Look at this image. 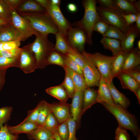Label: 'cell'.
<instances>
[{
	"mask_svg": "<svg viewBox=\"0 0 140 140\" xmlns=\"http://www.w3.org/2000/svg\"><path fill=\"white\" fill-rule=\"evenodd\" d=\"M97 3L95 0H85L82 1L85 9L84 14L81 20L75 24L76 27L84 30L87 35V43L92 44V35L93 27L96 23L100 20L96 9Z\"/></svg>",
	"mask_w": 140,
	"mask_h": 140,
	"instance_id": "obj_1",
	"label": "cell"
},
{
	"mask_svg": "<svg viewBox=\"0 0 140 140\" xmlns=\"http://www.w3.org/2000/svg\"><path fill=\"white\" fill-rule=\"evenodd\" d=\"M101 103L114 116L119 125L126 130L131 131L134 135L137 138L140 135L138 122L134 115L118 104L106 103Z\"/></svg>",
	"mask_w": 140,
	"mask_h": 140,
	"instance_id": "obj_2",
	"label": "cell"
},
{
	"mask_svg": "<svg viewBox=\"0 0 140 140\" xmlns=\"http://www.w3.org/2000/svg\"><path fill=\"white\" fill-rule=\"evenodd\" d=\"M19 15L28 19L33 28L43 35L47 36L50 33L55 35L59 31L57 26L46 11Z\"/></svg>",
	"mask_w": 140,
	"mask_h": 140,
	"instance_id": "obj_3",
	"label": "cell"
},
{
	"mask_svg": "<svg viewBox=\"0 0 140 140\" xmlns=\"http://www.w3.org/2000/svg\"><path fill=\"white\" fill-rule=\"evenodd\" d=\"M30 44L37 60V69L45 68L48 58L53 50L54 45L49 40L47 36L40 33L36 36L34 41Z\"/></svg>",
	"mask_w": 140,
	"mask_h": 140,
	"instance_id": "obj_4",
	"label": "cell"
},
{
	"mask_svg": "<svg viewBox=\"0 0 140 140\" xmlns=\"http://www.w3.org/2000/svg\"><path fill=\"white\" fill-rule=\"evenodd\" d=\"M96 9L101 20L117 28L125 34L127 32L131 25H127L122 15L117 10L100 6H96Z\"/></svg>",
	"mask_w": 140,
	"mask_h": 140,
	"instance_id": "obj_5",
	"label": "cell"
},
{
	"mask_svg": "<svg viewBox=\"0 0 140 140\" xmlns=\"http://www.w3.org/2000/svg\"><path fill=\"white\" fill-rule=\"evenodd\" d=\"M81 54L95 65L106 82L109 80L112 63L115 56H109L99 52L90 53L85 51Z\"/></svg>",
	"mask_w": 140,
	"mask_h": 140,
	"instance_id": "obj_6",
	"label": "cell"
},
{
	"mask_svg": "<svg viewBox=\"0 0 140 140\" xmlns=\"http://www.w3.org/2000/svg\"><path fill=\"white\" fill-rule=\"evenodd\" d=\"M60 5L51 4L46 11L57 26L59 32L67 38V35L72 27L68 21L62 14L60 8Z\"/></svg>",
	"mask_w": 140,
	"mask_h": 140,
	"instance_id": "obj_7",
	"label": "cell"
},
{
	"mask_svg": "<svg viewBox=\"0 0 140 140\" xmlns=\"http://www.w3.org/2000/svg\"><path fill=\"white\" fill-rule=\"evenodd\" d=\"M21 48L19 57L20 68L26 74L34 72L37 69V62L30 44Z\"/></svg>",
	"mask_w": 140,
	"mask_h": 140,
	"instance_id": "obj_8",
	"label": "cell"
},
{
	"mask_svg": "<svg viewBox=\"0 0 140 140\" xmlns=\"http://www.w3.org/2000/svg\"><path fill=\"white\" fill-rule=\"evenodd\" d=\"M11 11V22L23 35L25 40L32 35L36 36L39 33L33 28L28 19L20 16L15 10Z\"/></svg>",
	"mask_w": 140,
	"mask_h": 140,
	"instance_id": "obj_9",
	"label": "cell"
},
{
	"mask_svg": "<svg viewBox=\"0 0 140 140\" xmlns=\"http://www.w3.org/2000/svg\"><path fill=\"white\" fill-rule=\"evenodd\" d=\"M87 35L84 30L72 27L67 35V41L72 48L81 53L85 50Z\"/></svg>",
	"mask_w": 140,
	"mask_h": 140,
	"instance_id": "obj_10",
	"label": "cell"
},
{
	"mask_svg": "<svg viewBox=\"0 0 140 140\" xmlns=\"http://www.w3.org/2000/svg\"><path fill=\"white\" fill-rule=\"evenodd\" d=\"M83 57L84 65L82 70L86 86L90 88L98 86L101 74L95 65Z\"/></svg>",
	"mask_w": 140,
	"mask_h": 140,
	"instance_id": "obj_11",
	"label": "cell"
},
{
	"mask_svg": "<svg viewBox=\"0 0 140 140\" xmlns=\"http://www.w3.org/2000/svg\"><path fill=\"white\" fill-rule=\"evenodd\" d=\"M17 40L21 41L25 40L23 35L11 22L0 26V42Z\"/></svg>",
	"mask_w": 140,
	"mask_h": 140,
	"instance_id": "obj_12",
	"label": "cell"
},
{
	"mask_svg": "<svg viewBox=\"0 0 140 140\" xmlns=\"http://www.w3.org/2000/svg\"><path fill=\"white\" fill-rule=\"evenodd\" d=\"M70 104L60 102L50 104L51 112L57 118L59 124L68 120L71 115Z\"/></svg>",
	"mask_w": 140,
	"mask_h": 140,
	"instance_id": "obj_13",
	"label": "cell"
},
{
	"mask_svg": "<svg viewBox=\"0 0 140 140\" xmlns=\"http://www.w3.org/2000/svg\"><path fill=\"white\" fill-rule=\"evenodd\" d=\"M83 96V92L76 90L70 104L71 116L76 122L77 124L79 122L82 115Z\"/></svg>",
	"mask_w": 140,
	"mask_h": 140,
	"instance_id": "obj_14",
	"label": "cell"
},
{
	"mask_svg": "<svg viewBox=\"0 0 140 140\" xmlns=\"http://www.w3.org/2000/svg\"><path fill=\"white\" fill-rule=\"evenodd\" d=\"M98 87L99 89L97 91L96 99L97 103H106L114 104L106 81L102 75L99 82Z\"/></svg>",
	"mask_w": 140,
	"mask_h": 140,
	"instance_id": "obj_15",
	"label": "cell"
},
{
	"mask_svg": "<svg viewBox=\"0 0 140 140\" xmlns=\"http://www.w3.org/2000/svg\"><path fill=\"white\" fill-rule=\"evenodd\" d=\"M106 82L114 104H118L126 109L130 104L129 100L117 90L113 81H107Z\"/></svg>",
	"mask_w": 140,
	"mask_h": 140,
	"instance_id": "obj_16",
	"label": "cell"
},
{
	"mask_svg": "<svg viewBox=\"0 0 140 140\" xmlns=\"http://www.w3.org/2000/svg\"><path fill=\"white\" fill-rule=\"evenodd\" d=\"M15 11L19 14L46 11L35 0H22Z\"/></svg>",
	"mask_w": 140,
	"mask_h": 140,
	"instance_id": "obj_17",
	"label": "cell"
},
{
	"mask_svg": "<svg viewBox=\"0 0 140 140\" xmlns=\"http://www.w3.org/2000/svg\"><path fill=\"white\" fill-rule=\"evenodd\" d=\"M130 52L122 50L115 56L112 63L110 76L109 80L107 81H113V78L121 72L126 59Z\"/></svg>",
	"mask_w": 140,
	"mask_h": 140,
	"instance_id": "obj_18",
	"label": "cell"
},
{
	"mask_svg": "<svg viewBox=\"0 0 140 140\" xmlns=\"http://www.w3.org/2000/svg\"><path fill=\"white\" fill-rule=\"evenodd\" d=\"M135 25H131L130 28L125 34L124 40L121 41L122 50L130 52L134 49V45L136 38L139 34Z\"/></svg>",
	"mask_w": 140,
	"mask_h": 140,
	"instance_id": "obj_19",
	"label": "cell"
},
{
	"mask_svg": "<svg viewBox=\"0 0 140 140\" xmlns=\"http://www.w3.org/2000/svg\"><path fill=\"white\" fill-rule=\"evenodd\" d=\"M116 77L120 81L123 88L129 89L135 94L137 88L140 87V84L123 71L121 72Z\"/></svg>",
	"mask_w": 140,
	"mask_h": 140,
	"instance_id": "obj_20",
	"label": "cell"
},
{
	"mask_svg": "<svg viewBox=\"0 0 140 140\" xmlns=\"http://www.w3.org/2000/svg\"><path fill=\"white\" fill-rule=\"evenodd\" d=\"M97 92L90 87H87L83 92L82 115L87 110L97 103Z\"/></svg>",
	"mask_w": 140,
	"mask_h": 140,
	"instance_id": "obj_21",
	"label": "cell"
},
{
	"mask_svg": "<svg viewBox=\"0 0 140 140\" xmlns=\"http://www.w3.org/2000/svg\"><path fill=\"white\" fill-rule=\"evenodd\" d=\"M117 11L122 15L129 14L137 15L139 12L130 0H113Z\"/></svg>",
	"mask_w": 140,
	"mask_h": 140,
	"instance_id": "obj_22",
	"label": "cell"
},
{
	"mask_svg": "<svg viewBox=\"0 0 140 140\" xmlns=\"http://www.w3.org/2000/svg\"><path fill=\"white\" fill-rule=\"evenodd\" d=\"M140 64V51L137 48H134L127 57L121 71L132 69Z\"/></svg>",
	"mask_w": 140,
	"mask_h": 140,
	"instance_id": "obj_23",
	"label": "cell"
},
{
	"mask_svg": "<svg viewBox=\"0 0 140 140\" xmlns=\"http://www.w3.org/2000/svg\"><path fill=\"white\" fill-rule=\"evenodd\" d=\"M55 35L56 41L54 47V50L65 55L74 50L69 45L67 38L59 32L57 33Z\"/></svg>",
	"mask_w": 140,
	"mask_h": 140,
	"instance_id": "obj_24",
	"label": "cell"
},
{
	"mask_svg": "<svg viewBox=\"0 0 140 140\" xmlns=\"http://www.w3.org/2000/svg\"><path fill=\"white\" fill-rule=\"evenodd\" d=\"M100 42L104 48L111 51L113 56H117L122 50L121 41L118 39L103 37Z\"/></svg>",
	"mask_w": 140,
	"mask_h": 140,
	"instance_id": "obj_25",
	"label": "cell"
},
{
	"mask_svg": "<svg viewBox=\"0 0 140 140\" xmlns=\"http://www.w3.org/2000/svg\"><path fill=\"white\" fill-rule=\"evenodd\" d=\"M8 129L11 134L15 135L22 133L27 134L36 129L38 127L36 123L26 122L20 123L13 126L7 125Z\"/></svg>",
	"mask_w": 140,
	"mask_h": 140,
	"instance_id": "obj_26",
	"label": "cell"
},
{
	"mask_svg": "<svg viewBox=\"0 0 140 140\" xmlns=\"http://www.w3.org/2000/svg\"><path fill=\"white\" fill-rule=\"evenodd\" d=\"M63 68L65 72L71 78L74 84L76 90L83 92L87 87L84 77L66 66H64Z\"/></svg>",
	"mask_w": 140,
	"mask_h": 140,
	"instance_id": "obj_27",
	"label": "cell"
},
{
	"mask_svg": "<svg viewBox=\"0 0 140 140\" xmlns=\"http://www.w3.org/2000/svg\"><path fill=\"white\" fill-rule=\"evenodd\" d=\"M28 138L35 140H49L53 138V133L42 127L27 134Z\"/></svg>",
	"mask_w": 140,
	"mask_h": 140,
	"instance_id": "obj_28",
	"label": "cell"
},
{
	"mask_svg": "<svg viewBox=\"0 0 140 140\" xmlns=\"http://www.w3.org/2000/svg\"><path fill=\"white\" fill-rule=\"evenodd\" d=\"M46 92L60 102H66L69 96L64 87L61 84L58 86L49 87L46 90Z\"/></svg>",
	"mask_w": 140,
	"mask_h": 140,
	"instance_id": "obj_29",
	"label": "cell"
},
{
	"mask_svg": "<svg viewBox=\"0 0 140 140\" xmlns=\"http://www.w3.org/2000/svg\"><path fill=\"white\" fill-rule=\"evenodd\" d=\"M47 65L54 64L63 67L66 66L65 55L53 50L51 53L48 58Z\"/></svg>",
	"mask_w": 140,
	"mask_h": 140,
	"instance_id": "obj_30",
	"label": "cell"
},
{
	"mask_svg": "<svg viewBox=\"0 0 140 140\" xmlns=\"http://www.w3.org/2000/svg\"><path fill=\"white\" fill-rule=\"evenodd\" d=\"M51 112L50 103L44 100L36 122L38 127H43L46 118Z\"/></svg>",
	"mask_w": 140,
	"mask_h": 140,
	"instance_id": "obj_31",
	"label": "cell"
},
{
	"mask_svg": "<svg viewBox=\"0 0 140 140\" xmlns=\"http://www.w3.org/2000/svg\"><path fill=\"white\" fill-rule=\"evenodd\" d=\"M65 73L64 79L61 84L65 89L69 98H72L76 91L75 87L69 75L67 73Z\"/></svg>",
	"mask_w": 140,
	"mask_h": 140,
	"instance_id": "obj_32",
	"label": "cell"
},
{
	"mask_svg": "<svg viewBox=\"0 0 140 140\" xmlns=\"http://www.w3.org/2000/svg\"><path fill=\"white\" fill-rule=\"evenodd\" d=\"M125 34L117 28L109 25V28L103 37L118 39L121 41L124 39Z\"/></svg>",
	"mask_w": 140,
	"mask_h": 140,
	"instance_id": "obj_33",
	"label": "cell"
},
{
	"mask_svg": "<svg viewBox=\"0 0 140 140\" xmlns=\"http://www.w3.org/2000/svg\"><path fill=\"white\" fill-rule=\"evenodd\" d=\"M43 101L44 100L41 101L34 109L29 110L27 117L21 123L31 122L36 123L38 115Z\"/></svg>",
	"mask_w": 140,
	"mask_h": 140,
	"instance_id": "obj_34",
	"label": "cell"
},
{
	"mask_svg": "<svg viewBox=\"0 0 140 140\" xmlns=\"http://www.w3.org/2000/svg\"><path fill=\"white\" fill-rule=\"evenodd\" d=\"M59 123L55 117L51 112L49 113L42 127L52 133L57 130Z\"/></svg>",
	"mask_w": 140,
	"mask_h": 140,
	"instance_id": "obj_35",
	"label": "cell"
},
{
	"mask_svg": "<svg viewBox=\"0 0 140 140\" xmlns=\"http://www.w3.org/2000/svg\"><path fill=\"white\" fill-rule=\"evenodd\" d=\"M11 67L20 68L19 58H10L0 56V69Z\"/></svg>",
	"mask_w": 140,
	"mask_h": 140,
	"instance_id": "obj_36",
	"label": "cell"
},
{
	"mask_svg": "<svg viewBox=\"0 0 140 140\" xmlns=\"http://www.w3.org/2000/svg\"><path fill=\"white\" fill-rule=\"evenodd\" d=\"M69 118L59 124L57 129L58 134L62 140H68V139L69 128L68 121Z\"/></svg>",
	"mask_w": 140,
	"mask_h": 140,
	"instance_id": "obj_37",
	"label": "cell"
},
{
	"mask_svg": "<svg viewBox=\"0 0 140 140\" xmlns=\"http://www.w3.org/2000/svg\"><path fill=\"white\" fill-rule=\"evenodd\" d=\"M12 109V107L11 106L0 108V128L3 126V124L10 120Z\"/></svg>",
	"mask_w": 140,
	"mask_h": 140,
	"instance_id": "obj_38",
	"label": "cell"
},
{
	"mask_svg": "<svg viewBox=\"0 0 140 140\" xmlns=\"http://www.w3.org/2000/svg\"><path fill=\"white\" fill-rule=\"evenodd\" d=\"M11 11L3 0H0V18L11 22Z\"/></svg>",
	"mask_w": 140,
	"mask_h": 140,
	"instance_id": "obj_39",
	"label": "cell"
},
{
	"mask_svg": "<svg viewBox=\"0 0 140 140\" xmlns=\"http://www.w3.org/2000/svg\"><path fill=\"white\" fill-rule=\"evenodd\" d=\"M65 55L69 57L77 63L83 69L84 65V57L81 53L74 50Z\"/></svg>",
	"mask_w": 140,
	"mask_h": 140,
	"instance_id": "obj_40",
	"label": "cell"
},
{
	"mask_svg": "<svg viewBox=\"0 0 140 140\" xmlns=\"http://www.w3.org/2000/svg\"><path fill=\"white\" fill-rule=\"evenodd\" d=\"M7 122L2 127L0 128V140H17L18 135L11 134L7 127Z\"/></svg>",
	"mask_w": 140,
	"mask_h": 140,
	"instance_id": "obj_41",
	"label": "cell"
},
{
	"mask_svg": "<svg viewBox=\"0 0 140 140\" xmlns=\"http://www.w3.org/2000/svg\"><path fill=\"white\" fill-rule=\"evenodd\" d=\"M21 41L18 40L0 42V51L9 50L19 47Z\"/></svg>",
	"mask_w": 140,
	"mask_h": 140,
	"instance_id": "obj_42",
	"label": "cell"
},
{
	"mask_svg": "<svg viewBox=\"0 0 140 140\" xmlns=\"http://www.w3.org/2000/svg\"><path fill=\"white\" fill-rule=\"evenodd\" d=\"M65 62L66 66L84 77L83 70L82 68L72 59L66 55H65Z\"/></svg>",
	"mask_w": 140,
	"mask_h": 140,
	"instance_id": "obj_43",
	"label": "cell"
},
{
	"mask_svg": "<svg viewBox=\"0 0 140 140\" xmlns=\"http://www.w3.org/2000/svg\"><path fill=\"white\" fill-rule=\"evenodd\" d=\"M69 128V136L68 140H78L76 136V122L71 117V115L68 121Z\"/></svg>",
	"mask_w": 140,
	"mask_h": 140,
	"instance_id": "obj_44",
	"label": "cell"
},
{
	"mask_svg": "<svg viewBox=\"0 0 140 140\" xmlns=\"http://www.w3.org/2000/svg\"><path fill=\"white\" fill-rule=\"evenodd\" d=\"M21 48L9 50L0 51V56L7 58H19Z\"/></svg>",
	"mask_w": 140,
	"mask_h": 140,
	"instance_id": "obj_45",
	"label": "cell"
},
{
	"mask_svg": "<svg viewBox=\"0 0 140 140\" xmlns=\"http://www.w3.org/2000/svg\"><path fill=\"white\" fill-rule=\"evenodd\" d=\"M115 140H130V136L126 129L119 125L116 128L115 132Z\"/></svg>",
	"mask_w": 140,
	"mask_h": 140,
	"instance_id": "obj_46",
	"label": "cell"
},
{
	"mask_svg": "<svg viewBox=\"0 0 140 140\" xmlns=\"http://www.w3.org/2000/svg\"><path fill=\"white\" fill-rule=\"evenodd\" d=\"M109 26V25L100 20L95 24L93 30L98 32L103 36L107 31Z\"/></svg>",
	"mask_w": 140,
	"mask_h": 140,
	"instance_id": "obj_47",
	"label": "cell"
},
{
	"mask_svg": "<svg viewBox=\"0 0 140 140\" xmlns=\"http://www.w3.org/2000/svg\"><path fill=\"white\" fill-rule=\"evenodd\" d=\"M123 71L140 84V65L130 69Z\"/></svg>",
	"mask_w": 140,
	"mask_h": 140,
	"instance_id": "obj_48",
	"label": "cell"
},
{
	"mask_svg": "<svg viewBox=\"0 0 140 140\" xmlns=\"http://www.w3.org/2000/svg\"><path fill=\"white\" fill-rule=\"evenodd\" d=\"M96 2L100 4V6L104 8L117 10L113 0H98Z\"/></svg>",
	"mask_w": 140,
	"mask_h": 140,
	"instance_id": "obj_49",
	"label": "cell"
},
{
	"mask_svg": "<svg viewBox=\"0 0 140 140\" xmlns=\"http://www.w3.org/2000/svg\"><path fill=\"white\" fill-rule=\"evenodd\" d=\"M126 23L129 26L132 25L135 22L137 15L134 14H129L127 15H122Z\"/></svg>",
	"mask_w": 140,
	"mask_h": 140,
	"instance_id": "obj_50",
	"label": "cell"
},
{
	"mask_svg": "<svg viewBox=\"0 0 140 140\" xmlns=\"http://www.w3.org/2000/svg\"><path fill=\"white\" fill-rule=\"evenodd\" d=\"M11 10H15L22 0H3Z\"/></svg>",
	"mask_w": 140,
	"mask_h": 140,
	"instance_id": "obj_51",
	"label": "cell"
},
{
	"mask_svg": "<svg viewBox=\"0 0 140 140\" xmlns=\"http://www.w3.org/2000/svg\"><path fill=\"white\" fill-rule=\"evenodd\" d=\"M8 69H0V91L4 84L6 71Z\"/></svg>",
	"mask_w": 140,
	"mask_h": 140,
	"instance_id": "obj_52",
	"label": "cell"
},
{
	"mask_svg": "<svg viewBox=\"0 0 140 140\" xmlns=\"http://www.w3.org/2000/svg\"><path fill=\"white\" fill-rule=\"evenodd\" d=\"M36 2L46 11L50 5V0H35Z\"/></svg>",
	"mask_w": 140,
	"mask_h": 140,
	"instance_id": "obj_53",
	"label": "cell"
},
{
	"mask_svg": "<svg viewBox=\"0 0 140 140\" xmlns=\"http://www.w3.org/2000/svg\"><path fill=\"white\" fill-rule=\"evenodd\" d=\"M67 8L69 11L72 12H75L77 10V8L76 5L72 3L68 4L67 5Z\"/></svg>",
	"mask_w": 140,
	"mask_h": 140,
	"instance_id": "obj_54",
	"label": "cell"
},
{
	"mask_svg": "<svg viewBox=\"0 0 140 140\" xmlns=\"http://www.w3.org/2000/svg\"><path fill=\"white\" fill-rule=\"evenodd\" d=\"M135 26L138 31L140 32V12L137 14V18L135 22Z\"/></svg>",
	"mask_w": 140,
	"mask_h": 140,
	"instance_id": "obj_55",
	"label": "cell"
},
{
	"mask_svg": "<svg viewBox=\"0 0 140 140\" xmlns=\"http://www.w3.org/2000/svg\"><path fill=\"white\" fill-rule=\"evenodd\" d=\"M130 1L134 5L135 7L139 12H140V0L136 1V0H130Z\"/></svg>",
	"mask_w": 140,
	"mask_h": 140,
	"instance_id": "obj_56",
	"label": "cell"
},
{
	"mask_svg": "<svg viewBox=\"0 0 140 140\" xmlns=\"http://www.w3.org/2000/svg\"><path fill=\"white\" fill-rule=\"evenodd\" d=\"M136 95L139 104H140V87H139L137 89L135 94Z\"/></svg>",
	"mask_w": 140,
	"mask_h": 140,
	"instance_id": "obj_57",
	"label": "cell"
},
{
	"mask_svg": "<svg viewBox=\"0 0 140 140\" xmlns=\"http://www.w3.org/2000/svg\"><path fill=\"white\" fill-rule=\"evenodd\" d=\"M52 133L53 138L55 140H62L59 135L57 130Z\"/></svg>",
	"mask_w": 140,
	"mask_h": 140,
	"instance_id": "obj_58",
	"label": "cell"
},
{
	"mask_svg": "<svg viewBox=\"0 0 140 140\" xmlns=\"http://www.w3.org/2000/svg\"><path fill=\"white\" fill-rule=\"evenodd\" d=\"M51 4L53 5H60L61 0H50Z\"/></svg>",
	"mask_w": 140,
	"mask_h": 140,
	"instance_id": "obj_59",
	"label": "cell"
},
{
	"mask_svg": "<svg viewBox=\"0 0 140 140\" xmlns=\"http://www.w3.org/2000/svg\"><path fill=\"white\" fill-rule=\"evenodd\" d=\"M9 22L0 18V26L4 24L9 23Z\"/></svg>",
	"mask_w": 140,
	"mask_h": 140,
	"instance_id": "obj_60",
	"label": "cell"
},
{
	"mask_svg": "<svg viewBox=\"0 0 140 140\" xmlns=\"http://www.w3.org/2000/svg\"><path fill=\"white\" fill-rule=\"evenodd\" d=\"M137 45L138 49L140 50V40H139L137 42Z\"/></svg>",
	"mask_w": 140,
	"mask_h": 140,
	"instance_id": "obj_61",
	"label": "cell"
},
{
	"mask_svg": "<svg viewBox=\"0 0 140 140\" xmlns=\"http://www.w3.org/2000/svg\"><path fill=\"white\" fill-rule=\"evenodd\" d=\"M137 140H140V135H139L137 138Z\"/></svg>",
	"mask_w": 140,
	"mask_h": 140,
	"instance_id": "obj_62",
	"label": "cell"
},
{
	"mask_svg": "<svg viewBox=\"0 0 140 140\" xmlns=\"http://www.w3.org/2000/svg\"><path fill=\"white\" fill-rule=\"evenodd\" d=\"M49 140H55V139L54 138H53L50 139Z\"/></svg>",
	"mask_w": 140,
	"mask_h": 140,
	"instance_id": "obj_63",
	"label": "cell"
},
{
	"mask_svg": "<svg viewBox=\"0 0 140 140\" xmlns=\"http://www.w3.org/2000/svg\"></svg>",
	"mask_w": 140,
	"mask_h": 140,
	"instance_id": "obj_64",
	"label": "cell"
}]
</instances>
